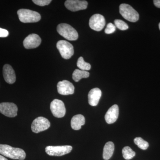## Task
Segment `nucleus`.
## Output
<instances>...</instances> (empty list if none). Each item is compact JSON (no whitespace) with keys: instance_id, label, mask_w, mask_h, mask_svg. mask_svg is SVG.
<instances>
[{"instance_id":"f257e3e1","label":"nucleus","mask_w":160,"mask_h":160,"mask_svg":"<svg viewBox=\"0 0 160 160\" xmlns=\"http://www.w3.org/2000/svg\"><path fill=\"white\" fill-rule=\"evenodd\" d=\"M0 154L14 160H24L26 157V152L22 149L2 144H0Z\"/></svg>"},{"instance_id":"f03ea898","label":"nucleus","mask_w":160,"mask_h":160,"mask_svg":"<svg viewBox=\"0 0 160 160\" xmlns=\"http://www.w3.org/2000/svg\"><path fill=\"white\" fill-rule=\"evenodd\" d=\"M17 13L20 21L23 23L37 22L41 19V15L38 12L29 9H20Z\"/></svg>"},{"instance_id":"7ed1b4c3","label":"nucleus","mask_w":160,"mask_h":160,"mask_svg":"<svg viewBox=\"0 0 160 160\" xmlns=\"http://www.w3.org/2000/svg\"><path fill=\"white\" fill-rule=\"evenodd\" d=\"M60 35L69 41H76L78 38V34L76 29L69 24L62 23L57 28Z\"/></svg>"},{"instance_id":"20e7f679","label":"nucleus","mask_w":160,"mask_h":160,"mask_svg":"<svg viewBox=\"0 0 160 160\" xmlns=\"http://www.w3.org/2000/svg\"><path fill=\"white\" fill-rule=\"evenodd\" d=\"M119 12L121 15L129 22H135L139 18L138 12L128 4H121L119 6Z\"/></svg>"},{"instance_id":"39448f33","label":"nucleus","mask_w":160,"mask_h":160,"mask_svg":"<svg viewBox=\"0 0 160 160\" xmlns=\"http://www.w3.org/2000/svg\"><path fill=\"white\" fill-rule=\"evenodd\" d=\"M57 48L62 58L65 59H69L74 54L73 46L69 42L65 40L59 41L57 43Z\"/></svg>"},{"instance_id":"423d86ee","label":"nucleus","mask_w":160,"mask_h":160,"mask_svg":"<svg viewBox=\"0 0 160 160\" xmlns=\"http://www.w3.org/2000/svg\"><path fill=\"white\" fill-rule=\"evenodd\" d=\"M50 126L49 120L43 117H39L33 120L31 125V129L35 133H39L47 130Z\"/></svg>"},{"instance_id":"0eeeda50","label":"nucleus","mask_w":160,"mask_h":160,"mask_svg":"<svg viewBox=\"0 0 160 160\" xmlns=\"http://www.w3.org/2000/svg\"><path fill=\"white\" fill-rule=\"evenodd\" d=\"M72 149L70 146H48L46 148V152L51 156H62L69 153Z\"/></svg>"},{"instance_id":"6e6552de","label":"nucleus","mask_w":160,"mask_h":160,"mask_svg":"<svg viewBox=\"0 0 160 160\" xmlns=\"http://www.w3.org/2000/svg\"><path fill=\"white\" fill-rule=\"evenodd\" d=\"M50 110L55 117L58 118L64 117L66 113L65 104L61 100L55 99L50 104Z\"/></svg>"},{"instance_id":"1a4fd4ad","label":"nucleus","mask_w":160,"mask_h":160,"mask_svg":"<svg viewBox=\"0 0 160 160\" xmlns=\"http://www.w3.org/2000/svg\"><path fill=\"white\" fill-rule=\"evenodd\" d=\"M106 20L103 16L100 14L93 15L90 18L89 26L91 29L95 31H100L105 27Z\"/></svg>"},{"instance_id":"9d476101","label":"nucleus","mask_w":160,"mask_h":160,"mask_svg":"<svg viewBox=\"0 0 160 160\" xmlns=\"http://www.w3.org/2000/svg\"><path fill=\"white\" fill-rule=\"evenodd\" d=\"M18 108L14 103L3 102L0 103V112L9 118L15 117L17 115Z\"/></svg>"},{"instance_id":"9b49d317","label":"nucleus","mask_w":160,"mask_h":160,"mask_svg":"<svg viewBox=\"0 0 160 160\" xmlns=\"http://www.w3.org/2000/svg\"><path fill=\"white\" fill-rule=\"evenodd\" d=\"M65 5L67 9L75 12L86 9L88 6V2L86 1L67 0L65 2Z\"/></svg>"},{"instance_id":"f8f14e48","label":"nucleus","mask_w":160,"mask_h":160,"mask_svg":"<svg viewBox=\"0 0 160 160\" xmlns=\"http://www.w3.org/2000/svg\"><path fill=\"white\" fill-rule=\"evenodd\" d=\"M58 92L63 95L72 94L74 93L75 88L72 83L67 80H63L58 83Z\"/></svg>"},{"instance_id":"ddd939ff","label":"nucleus","mask_w":160,"mask_h":160,"mask_svg":"<svg viewBox=\"0 0 160 160\" xmlns=\"http://www.w3.org/2000/svg\"><path fill=\"white\" fill-rule=\"evenodd\" d=\"M42 39L38 35L32 33L29 34L23 41V45L26 49H34L40 46Z\"/></svg>"},{"instance_id":"4468645a","label":"nucleus","mask_w":160,"mask_h":160,"mask_svg":"<svg viewBox=\"0 0 160 160\" xmlns=\"http://www.w3.org/2000/svg\"><path fill=\"white\" fill-rule=\"evenodd\" d=\"M3 75L5 81L9 84H13L16 82L15 72L10 65L6 64L3 66Z\"/></svg>"},{"instance_id":"2eb2a0df","label":"nucleus","mask_w":160,"mask_h":160,"mask_svg":"<svg viewBox=\"0 0 160 160\" xmlns=\"http://www.w3.org/2000/svg\"><path fill=\"white\" fill-rule=\"evenodd\" d=\"M119 115V107L118 105H114L111 106L106 112L105 118L108 124H112L118 119Z\"/></svg>"},{"instance_id":"dca6fc26","label":"nucleus","mask_w":160,"mask_h":160,"mask_svg":"<svg viewBox=\"0 0 160 160\" xmlns=\"http://www.w3.org/2000/svg\"><path fill=\"white\" fill-rule=\"evenodd\" d=\"M102 94V91L99 88L92 89L88 94V102L89 105L93 106H97Z\"/></svg>"},{"instance_id":"f3484780","label":"nucleus","mask_w":160,"mask_h":160,"mask_svg":"<svg viewBox=\"0 0 160 160\" xmlns=\"http://www.w3.org/2000/svg\"><path fill=\"white\" fill-rule=\"evenodd\" d=\"M85 124V118L82 115H76L72 118L71 126L72 128L74 130H79Z\"/></svg>"},{"instance_id":"a211bd4d","label":"nucleus","mask_w":160,"mask_h":160,"mask_svg":"<svg viewBox=\"0 0 160 160\" xmlns=\"http://www.w3.org/2000/svg\"><path fill=\"white\" fill-rule=\"evenodd\" d=\"M114 150V145L112 142L106 143L103 149V158L105 160L109 159L113 155Z\"/></svg>"},{"instance_id":"6ab92c4d","label":"nucleus","mask_w":160,"mask_h":160,"mask_svg":"<svg viewBox=\"0 0 160 160\" xmlns=\"http://www.w3.org/2000/svg\"><path fill=\"white\" fill-rule=\"evenodd\" d=\"M89 76V72L87 71L76 69L72 73V78L75 82H78L84 78H88Z\"/></svg>"},{"instance_id":"aec40b11","label":"nucleus","mask_w":160,"mask_h":160,"mask_svg":"<svg viewBox=\"0 0 160 160\" xmlns=\"http://www.w3.org/2000/svg\"><path fill=\"white\" fill-rule=\"evenodd\" d=\"M123 158L126 160H130L135 156L136 153L129 146H126L122 149Z\"/></svg>"},{"instance_id":"412c9836","label":"nucleus","mask_w":160,"mask_h":160,"mask_svg":"<svg viewBox=\"0 0 160 160\" xmlns=\"http://www.w3.org/2000/svg\"><path fill=\"white\" fill-rule=\"evenodd\" d=\"M77 66L80 69L84 71H88L91 69L90 64L85 62L82 57H80L78 60Z\"/></svg>"},{"instance_id":"4be33fe9","label":"nucleus","mask_w":160,"mask_h":160,"mask_svg":"<svg viewBox=\"0 0 160 160\" xmlns=\"http://www.w3.org/2000/svg\"><path fill=\"white\" fill-rule=\"evenodd\" d=\"M134 142L138 147L143 150H146L149 147V144L148 142L143 139L142 138L138 137L134 139Z\"/></svg>"},{"instance_id":"5701e85b","label":"nucleus","mask_w":160,"mask_h":160,"mask_svg":"<svg viewBox=\"0 0 160 160\" xmlns=\"http://www.w3.org/2000/svg\"><path fill=\"white\" fill-rule=\"evenodd\" d=\"M116 27L121 30H126L129 29V26L122 20L116 19L114 21Z\"/></svg>"},{"instance_id":"b1692460","label":"nucleus","mask_w":160,"mask_h":160,"mask_svg":"<svg viewBox=\"0 0 160 160\" xmlns=\"http://www.w3.org/2000/svg\"><path fill=\"white\" fill-rule=\"evenodd\" d=\"M115 26L112 23H109L107 25L106 29H105V32L106 34H111L113 33L116 30Z\"/></svg>"},{"instance_id":"393cba45","label":"nucleus","mask_w":160,"mask_h":160,"mask_svg":"<svg viewBox=\"0 0 160 160\" xmlns=\"http://www.w3.org/2000/svg\"><path fill=\"white\" fill-rule=\"evenodd\" d=\"M51 2V0H33L32 1V2H33L36 5L41 6L49 5Z\"/></svg>"},{"instance_id":"a878e982","label":"nucleus","mask_w":160,"mask_h":160,"mask_svg":"<svg viewBox=\"0 0 160 160\" xmlns=\"http://www.w3.org/2000/svg\"><path fill=\"white\" fill-rule=\"evenodd\" d=\"M9 32L6 29L0 28V38H6L8 36Z\"/></svg>"},{"instance_id":"bb28decb","label":"nucleus","mask_w":160,"mask_h":160,"mask_svg":"<svg viewBox=\"0 0 160 160\" xmlns=\"http://www.w3.org/2000/svg\"><path fill=\"white\" fill-rule=\"evenodd\" d=\"M153 3L156 7L160 8V0H154Z\"/></svg>"},{"instance_id":"cd10ccee","label":"nucleus","mask_w":160,"mask_h":160,"mask_svg":"<svg viewBox=\"0 0 160 160\" xmlns=\"http://www.w3.org/2000/svg\"><path fill=\"white\" fill-rule=\"evenodd\" d=\"M0 160H8L7 159H6V158H5V157H3V156L1 155H0Z\"/></svg>"},{"instance_id":"c85d7f7f","label":"nucleus","mask_w":160,"mask_h":160,"mask_svg":"<svg viewBox=\"0 0 160 160\" xmlns=\"http://www.w3.org/2000/svg\"><path fill=\"white\" fill-rule=\"evenodd\" d=\"M159 29L160 30V22L159 23Z\"/></svg>"}]
</instances>
